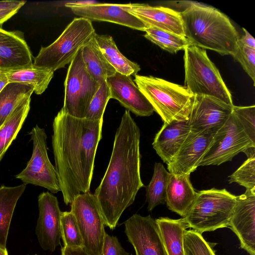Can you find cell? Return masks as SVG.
I'll list each match as a JSON object with an SVG mask.
<instances>
[{"label":"cell","instance_id":"f6af8a7d","mask_svg":"<svg viewBox=\"0 0 255 255\" xmlns=\"http://www.w3.org/2000/svg\"><path fill=\"white\" fill-rule=\"evenodd\" d=\"M37 255V254H34V255Z\"/></svg>","mask_w":255,"mask_h":255},{"label":"cell","instance_id":"277c9868","mask_svg":"<svg viewBox=\"0 0 255 255\" xmlns=\"http://www.w3.org/2000/svg\"><path fill=\"white\" fill-rule=\"evenodd\" d=\"M134 76V83L164 123L188 119L195 96L186 87L152 76Z\"/></svg>","mask_w":255,"mask_h":255},{"label":"cell","instance_id":"ab89813d","mask_svg":"<svg viewBox=\"0 0 255 255\" xmlns=\"http://www.w3.org/2000/svg\"><path fill=\"white\" fill-rule=\"evenodd\" d=\"M243 29L245 31V34L239 39L238 42L255 49V38L244 28Z\"/></svg>","mask_w":255,"mask_h":255},{"label":"cell","instance_id":"d6a6232c","mask_svg":"<svg viewBox=\"0 0 255 255\" xmlns=\"http://www.w3.org/2000/svg\"><path fill=\"white\" fill-rule=\"evenodd\" d=\"M201 234L193 230H186L184 235L185 255H216L215 243L206 241Z\"/></svg>","mask_w":255,"mask_h":255},{"label":"cell","instance_id":"ee69618b","mask_svg":"<svg viewBox=\"0 0 255 255\" xmlns=\"http://www.w3.org/2000/svg\"><path fill=\"white\" fill-rule=\"evenodd\" d=\"M0 255H8L6 249H3L0 248Z\"/></svg>","mask_w":255,"mask_h":255},{"label":"cell","instance_id":"7402d4cb","mask_svg":"<svg viewBox=\"0 0 255 255\" xmlns=\"http://www.w3.org/2000/svg\"><path fill=\"white\" fill-rule=\"evenodd\" d=\"M196 195L190 175L170 173L166 190V203L171 211L184 218L191 209Z\"/></svg>","mask_w":255,"mask_h":255},{"label":"cell","instance_id":"2e32d148","mask_svg":"<svg viewBox=\"0 0 255 255\" xmlns=\"http://www.w3.org/2000/svg\"><path fill=\"white\" fill-rule=\"evenodd\" d=\"M65 6L75 15L91 21H108L143 31L146 29L140 20L125 10L120 4L77 1L66 3Z\"/></svg>","mask_w":255,"mask_h":255},{"label":"cell","instance_id":"4dcf8cb0","mask_svg":"<svg viewBox=\"0 0 255 255\" xmlns=\"http://www.w3.org/2000/svg\"><path fill=\"white\" fill-rule=\"evenodd\" d=\"M144 31L146 38L170 53H176L191 45L185 36L153 28H147Z\"/></svg>","mask_w":255,"mask_h":255},{"label":"cell","instance_id":"e0dca14e","mask_svg":"<svg viewBox=\"0 0 255 255\" xmlns=\"http://www.w3.org/2000/svg\"><path fill=\"white\" fill-rule=\"evenodd\" d=\"M215 133L191 131L176 154L167 164L169 172L175 175H190L194 171Z\"/></svg>","mask_w":255,"mask_h":255},{"label":"cell","instance_id":"44dd1931","mask_svg":"<svg viewBox=\"0 0 255 255\" xmlns=\"http://www.w3.org/2000/svg\"><path fill=\"white\" fill-rule=\"evenodd\" d=\"M190 131L188 119L163 123L155 135L152 146L164 162H170Z\"/></svg>","mask_w":255,"mask_h":255},{"label":"cell","instance_id":"1f68e13d","mask_svg":"<svg viewBox=\"0 0 255 255\" xmlns=\"http://www.w3.org/2000/svg\"><path fill=\"white\" fill-rule=\"evenodd\" d=\"M60 232L64 247L83 248V239L76 218L71 211L61 212Z\"/></svg>","mask_w":255,"mask_h":255},{"label":"cell","instance_id":"7a4b0ae2","mask_svg":"<svg viewBox=\"0 0 255 255\" xmlns=\"http://www.w3.org/2000/svg\"><path fill=\"white\" fill-rule=\"evenodd\" d=\"M140 130L126 110L117 129L110 161L94 195L105 226L116 228L125 210L144 187L140 176Z\"/></svg>","mask_w":255,"mask_h":255},{"label":"cell","instance_id":"4fadbf2b","mask_svg":"<svg viewBox=\"0 0 255 255\" xmlns=\"http://www.w3.org/2000/svg\"><path fill=\"white\" fill-rule=\"evenodd\" d=\"M125 233L136 255H166L155 220L132 215L124 222Z\"/></svg>","mask_w":255,"mask_h":255},{"label":"cell","instance_id":"8d00e7d4","mask_svg":"<svg viewBox=\"0 0 255 255\" xmlns=\"http://www.w3.org/2000/svg\"><path fill=\"white\" fill-rule=\"evenodd\" d=\"M255 83V49L238 42L236 52L233 56Z\"/></svg>","mask_w":255,"mask_h":255},{"label":"cell","instance_id":"6da1fadb","mask_svg":"<svg viewBox=\"0 0 255 255\" xmlns=\"http://www.w3.org/2000/svg\"><path fill=\"white\" fill-rule=\"evenodd\" d=\"M102 125L103 120L76 118L62 108L54 118L52 145L55 168L67 205L77 195L90 192Z\"/></svg>","mask_w":255,"mask_h":255},{"label":"cell","instance_id":"30bf717a","mask_svg":"<svg viewBox=\"0 0 255 255\" xmlns=\"http://www.w3.org/2000/svg\"><path fill=\"white\" fill-rule=\"evenodd\" d=\"M250 147H255L232 112L225 124L216 132L198 166L219 165Z\"/></svg>","mask_w":255,"mask_h":255},{"label":"cell","instance_id":"b9f144b4","mask_svg":"<svg viewBox=\"0 0 255 255\" xmlns=\"http://www.w3.org/2000/svg\"><path fill=\"white\" fill-rule=\"evenodd\" d=\"M19 9H8L0 10V27L2 24L17 12Z\"/></svg>","mask_w":255,"mask_h":255},{"label":"cell","instance_id":"9a60e30c","mask_svg":"<svg viewBox=\"0 0 255 255\" xmlns=\"http://www.w3.org/2000/svg\"><path fill=\"white\" fill-rule=\"evenodd\" d=\"M228 228L238 238L240 248L255 255V189L236 197Z\"/></svg>","mask_w":255,"mask_h":255},{"label":"cell","instance_id":"83f0119b","mask_svg":"<svg viewBox=\"0 0 255 255\" xmlns=\"http://www.w3.org/2000/svg\"><path fill=\"white\" fill-rule=\"evenodd\" d=\"M9 83H20L32 85L37 95L42 94L47 88L54 76L51 69L32 66L4 71Z\"/></svg>","mask_w":255,"mask_h":255},{"label":"cell","instance_id":"484cf974","mask_svg":"<svg viewBox=\"0 0 255 255\" xmlns=\"http://www.w3.org/2000/svg\"><path fill=\"white\" fill-rule=\"evenodd\" d=\"M31 98L23 100L0 127V162L15 139L30 110Z\"/></svg>","mask_w":255,"mask_h":255},{"label":"cell","instance_id":"ffe728a7","mask_svg":"<svg viewBox=\"0 0 255 255\" xmlns=\"http://www.w3.org/2000/svg\"><path fill=\"white\" fill-rule=\"evenodd\" d=\"M32 65V54L23 34L19 31H7L0 27V71Z\"/></svg>","mask_w":255,"mask_h":255},{"label":"cell","instance_id":"52a82bcc","mask_svg":"<svg viewBox=\"0 0 255 255\" xmlns=\"http://www.w3.org/2000/svg\"><path fill=\"white\" fill-rule=\"evenodd\" d=\"M96 33L91 21L81 17L75 18L53 43L41 47L33 65L54 72L64 68Z\"/></svg>","mask_w":255,"mask_h":255},{"label":"cell","instance_id":"ba28073f","mask_svg":"<svg viewBox=\"0 0 255 255\" xmlns=\"http://www.w3.org/2000/svg\"><path fill=\"white\" fill-rule=\"evenodd\" d=\"M100 84L89 73L79 50L69 66L64 82L63 109L68 115L85 118L90 104Z\"/></svg>","mask_w":255,"mask_h":255},{"label":"cell","instance_id":"8992f818","mask_svg":"<svg viewBox=\"0 0 255 255\" xmlns=\"http://www.w3.org/2000/svg\"><path fill=\"white\" fill-rule=\"evenodd\" d=\"M236 197L226 189L196 192L194 202L184 218L188 227L201 234L228 227Z\"/></svg>","mask_w":255,"mask_h":255},{"label":"cell","instance_id":"ac0fdd59","mask_svg":"<svg viewBox=\"0 0 255 255\" xmlns=\"http://www.w3.org/2000/svg\"><path fill=\"white\" fill-rule=\"evenodd\" d=\"M128 12L140 20L147 28H153L185 36L180 12L146 3L120 4Z\"/></svg>","mask_w":255,"mask_h":255},{"label":"cell","instance_id":"bcb514c9","mask_svg":"<svg viewBox=\"0 0 255 255\" xmlns=\"http://www.w3.org/2000/svg\"><path fill=\"white\" fill-rule=\"evenodd\" d=\"M130 255H132V254H131Z\"/></svg>","mask_w":255,"mask_h":255},{"label":"cell","instance_id":"f1b7e54d","mask_svg":"<svg viewBox=\"0 0 255 255\" xmlns=\"http://www.w3.org/2000/svg\"><path fill=\"white\" fill-rule=\"evenodd\" d=\"M33 87L20 83H9L0 93V127L18 105L30 98Z\"/></svg>","mask_w":255,"mask_h":255},{"label":"cell","instance_id":"cb8c5ba5","mask_svg":"<svg viewBox=\"0 0 255 255\" xmlns=\"http://www.w3.org/2000/svg\"><path fill=\"white\" fill-rule=\"evenodd\" d=\"M24 183L15 186L0 187V248L6 249L8 231L16 203L24 193Z\"/></svg>","mask_w":255,"mask_h":255},{"label":"cell","instance_id":"7c38bea8","mask_svg":"<svg viewBox=\"0 0 255 255\" xmlns=\"http://www.w3.org/2000/svg\"><path fill=\"white\" fill-rule=\"evenodd\" d=\"M39 210L35 233L39 245L45 251L54 252L60 244V211L58 199L49 191L38 197Z\"/></svg>","mask_w":255,"mask_h":255},{"label":"cell","instance_id":"f35d334b","mask_svg":"<svg viewBox=\"0 0 255 255\" xmlns=\"http://www.w3.org/2000/svg\"><path fill=\"white\" fill-rule=\"evenodd\" d=\"M26 2L25 0L0 1V10L8 9H20Z\"/></svg>","mask_w":255,"mask_h":255},{"label":"cell","instance_id":"3957f363","mask_svg":"<svg viewBox=\"0 0 255 255\" xmlns=\"http://www.w3.org/2000/svg\"><path fill=\"white\" fill-rule=\"evenodd\" d=\"M180 13L185 37L191 45L233 57L240 38L227 16L214 7L196 3Z\"/></svg>","mask_w":255,"mask_h":255},{"label":"cell","instance_id":"9c48e42d","mask_svg":"<svg viewBox=\"0 0 255 255\" xmlns=\"http://www.w3.org/2000/svg\"><path fill=\"white\" fill-rule=\"evenodd\" d=\"M83 241V249L90 255H101L105 223L95 195L89 192L77 195L70 204Z\"/></svg>","mask_w":255,"mask_h":255},{"label":"cell","instance_id":"d4e9b609","mask_svg":"<svg viewBox=\"0 0 255 255\" xmlns=\"http://www.w3.org/2000/svg\"><path fill=\"white\" fill-rule=\"evenodd\" d=\"M95 36L82 48V56L87 70L101 85L116 71L104 57Z\"/></svg>","mask_w":255,"mask_h":255},{"label":"cell","instance_id":"4316f807","mask_svg":"<svg viewBox=\"0 0 255 255\" xmlns=\"http://www.w3.org/2000/svg\"><path fill=\"white\" fill-rule=\"evenodd\" d=\"M95 37L104 57L116 72L130 76L137 74L140 70L138 64L122 54L111 35L96 33Z\"/></svg>","mask_w":255,"mask_h":255},{"label":"cell","instance_id":"5bb4252c","mask_svg":"<svg viewBox=\"0 0 255 255\" xmlns=\"http://www.w3.org/2000/svg\"><path fill=\"white\" fill-rule=\"evenodd\" d=\"M234 106L213 97L195 96L188 118L191 131L216 133L230 117Z\"/></svg>","mask_w":255,"mask_h":255},{"label":"cell","instance_id":"e575fe53","mask_svg":"<svg viewBox=\"0 0 255 255\" xmlns=\"http://www.w3.org/2000/svg\"><path fill=\"white\" fill-rule=\"evenodd\" d=\"M230 183L236 182L246 190L255 189V156L248 159L229 177Z\"/></svg>","mask_w":255,"mask_h":255},{"label":"cell","instance_id":"d590c367","mask_svg":"<svg viewBox=\"0 0 255 255\" xmlns=\"http://www.w3.org/2000/svg\"><path fill=\"white\" fill-rule=\"evenodd\" d=\"M233 112L242 125L246 134L255 143V106H234Z\"/></svg>","mask_w":255,"mask_h":255},{"label":"cell","instance_id":"603a6c76","mask_svg":"<svg viewBox=\"0 0 255 255\" xmlns=\"http://www.w3.org/2000/svg\"><path fill=\"white\" fill-rule=\"evenodd\" d=\"M166 255H185L184 235L188 225L184 218L155 219Z\"/></svg>","mask_w":255,"mask_h":255},{"label":"cell","instance_id":"8fae6325","mask_svg":"<svg viewBox=\"0 0 255 255\" xmlns=\"http://www.w3.org/2000/svg\"><path fill=\"white\" fill-rule=\"evenodd\" d=\"M30 134L33 143L32 155L26 167L15 178L25 185L41 186L56 193L60 189L55 167L48 157L45 129L36 125Z\"/></svg>","mask_w":255,"mask_h":255},{"label":"cell","instance_id":"5b68a950","mask_svg":"<svg viewBox=\"0 0 255 255\" xmlns=\"http://www.w3.org/2000/svg\"><path fill=\"white\" fill-rule=\"evenodd\" d=\"M185 87L194 96L215 98L234 106L232 95L205 49L190 45L184 50Z\"/></svg>","mask_w":255,"mask_h":255},{"label":"cell","instance_id":"f546056e","mask_svg":"<svg viewBox=\"0 0 255 255\" xmlns=\"http://www.w3.org/2000/svg\"><path fill=\"white\" fill-rule=\"evenodd\" d=\"M170 175L161 163H155L152 178L146 187L148 211L166 203V190Z\"/></svg>","mask_w":255,"mask_h":255},{"label":"cell","instance_id":"d6986e66","mask_svg":"<svg viewBox=\"0 0 255 255\" xmlns=\"http://www.w3.org/2000/svg\"><path fill=\"white\" fill-rule=\"evenodd\" d=\"M106 81L110 89L111 99L118 101L129 112L140 117L153 114L152 105L130 76L116 72Z\"/></svg>","mask_w":255,"mask_h":255},{"label":"cell","instance_id":"836d02e7","mask_svg":"<svg viewBox=\"0 0 255 255\" xmlns=\"http://www.w3.org/2000/svg\"><path fill=\"white\" fill-rule=\"evenodd\" d=\"M111 95L106 81L102 82L94 96L87 110L85 118L92 121L103 120V115Z\"/></svg>","mask_w":255,"mask_h":255},{"label":"cell","instance_id":"60d3db41","mask_svg":"<svg viewBox=\"0 0 255 255\" xmlns=\"http://www.w3.org/2000/svg\"><path fill=\"white\" fill-rule=\"evenodd\" d=\"M61 255H90L83 248H70L63 247L61 249Z\"/></svg>","mask_w":255,"mask_h":255},{"label":"cell","instance_id":"74e56055","mask_svg":"<svg viewBox=\"0 0 255 255\" xmlns=\"http://www.w3.org/2000/svg\"><path fill=\"white\" fill-rule=\"evenodd\" d=\"M101 255H129L116 236L105 234Z\"/></svg>","mask_w":255,"mask_h":255},{"label":"cell","instance_id":"7bdbcfd3","mask_svg":"<svg viewBox=\"0 0 255 255\" xmlns=\"http://www.w3.org/2000/svg\"><path fill=\"white\" fill-rule=\"evenodd\" d=\"M8 84V81L5 72L0 71V93Z\"/></svg>","mask_w":255,"mask_h":255}]
</instances>
